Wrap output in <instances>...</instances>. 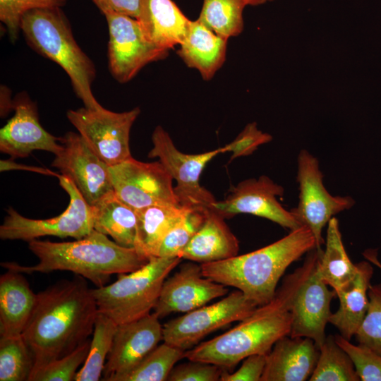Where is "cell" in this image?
<instances>
[{
  "label": "cell",
  "instance_id": "obj_35",
  "mask_svg": "<svg viewBox=\"0 0 381 381\" xmlns=\"http://www.w3.org/2000/svg\"><path fill=\"white\" fill-rule=\"evenodd\" d=\"M91 339H88L67 356L43 366L33 368L28 381H72L77 369L83 365L89 353Z\"/></svg>",
  "mask_w": 381,
  "mask_h": 381
},
{
  "label": "cell",
  "instance_id": "obj_6",
  "mask_svg": "<svg viewBox=\"0 0 381 381\" xmlns=\"http://www.w3.org/2000/svg\"><path fill=\"white\" fill-rule=\"evenodd\" d=\"M179 257H152L140 269L118 274L116 281L92 289L98 313L117 325L150 314L169 273L181 262Z\"/></svg>",
  "mask_w": 381,
  "mask_h": 381
},
{
  "label": "cell",
  "instance_id": "obj_23",
  "mask_svg": "<svg viewBox=\"0 0 381 381\" xmlns=\"http://www.w3.org/2000/svg\"><path fill=\"white\" fill-rule=\"evenodd\" d=\"M37 294L23 273L7 270L0 277V337L22 334L34 310Z\"/></svg>",
  "mask_w": 381,
  "mask_h": 381
},
{
  "label": "cell",
  "instance_id": "obj_28",
  "mask_svg": "<svg viewBox=\"0 0 381 381\" xmlns=\"http://www.w3.org/2000/svg\"><path fill=\"white\" fill-rule=\"evenodd\" d=\"M358 270V264L351 262L345 250L339 222L332 217L327 224L325 249L319 255L315 272L336 293L355 279Z\"/></svg>",
  "mask_w": 381,
  "mask_h": 381
},
{
  "label": "cell",
  "instance_id": "obj_36",
  "mask_svg": "<svg viewBox=\"0 0 381 381\" xmlns=\"http://www.w3.org/2000/svg\"><path fill=\"white\" fill-rule=\"evenodd\" d=\"M366 314L354 337L358 343L381 356V284H370Z\"/></svg>",
  "mask_w": 381,
  "mask_h": 381
},
{
  "label": "cell",
  "instance_id": "obj_15",
  "mask_svg": "<svg viewBox=\"0 0 381 381\" xmlns=\"http://www.w3.org/2000/svg\"><path fill=\"white\" fill-rule=\"evenodd\" d=\"M284 188L270 178L262 175L258 179L242 181L231 189L224 200L212 203V210L224 219L238 214H250L269 219L290 231L301 226L292 212L278 201Z\"/></svg>",
  "mask_w": 381,
  "mask_h": 381
},
{
  "label": "cell",
  "instance_id": "obj_32",
  "mask_svg": "<svg viewBox=\"0 0 381 381\" xmlns=\"http://www.w3.org/2000/svg\"><path fill=\"white\" fill-rule=\"evenodd\" d=\"M310 381H360L354 364L337 342L335 337H326L319 347L315 368Z\"/></svg>",
  "mask_w": 381,
  "mask_h": 381
},
{
  "label": "cell",
  "instance_id": "obj_14",
  "mask_svg": "<svg viewBox=\"0 0 381 381\" xmlns=\"http://www.w3.org/2000/svg\"><path fill=\"white\" fill-rule=\"evenodd\" d=\"M59 141L64 149L55 155L52 166L73 181L90 206L114 192L109 166L90 148L79 133L68 132Z\"/></svg>",
  "mask_w": 381,
  "mask_h": 381
},
{
  "label": "cell",
  "instance_id": "obj_37",
  "mask_svg": "<svg viewBox=\"0 0 381 381\" xmlns=\"http://www.w3.org/2000/svg\"><path fill=\"white\" fill-rule=\"evenodd\" d=\"M66 2V0H0V20L5 25L10 40L15 42L25 13L35 9L61 8Z\"/></svg>",
  "mask_w": 381,
  "mask_h": 381
},
{
  "label": "cell",
  "instance_id": "obj_4",
  "mask_svg": "<svg viewBox=\"0 0 381 381\" xmlns=\"http://www.w3.org/2000/svg\"><path fill=\"white\" fill-rule=\"evenodd\" d=\"M315 248L317 244L312 232L301 226L256 250L200 264L201 270L204 277L236 288L259 306L272 299L289 266Z\"/></svg>",
  "mask_w": 381,
  "mask_h": 381
},
{
  "label": "cell",
  "instance_id": "obj_41",
  "mask_svg": "<svg viewBox=\"0 0 381 381\" xmlns=\"http://www.w3.org/2000/svg\"><path fill=\"white\" fill-rule=\"evenodd\" d=\"M266 354H253L243 361L241 367L229 373L224 370L219 381H260L266 364Z\"/></svg>",
  "mask_w": 381,
  "mask_h": 381
},
{
  "label": "cell",
  "instance_id": "obj_11",
  "mask_svg": "<svg viewBox=\"0 0 381 381\" xmlns=\"http://www.w3.org/2000/svg\"><path fill=\"white\" fill-rule=\"evenodd\" d=\"M152 148L148 157H157L176 182L174 192L179 203L190 207L211 208L216 201L213 195L200 184L206 164L223 152L222 147L203 153L190 155L179 150L169 133L160 126L152 135Z\"/></svg>",
  "mask_w": 381,
  "mask_h": 381
},
{
  "label": "cell",
  "instance_id": "obj_40",
  "mask_svg": "<svg viewBox=\"0 0 381 381\" xmlns=\"http://www.w3.org/2000/svg\"><path fill=\"white\" fill-rule=\"evenodd\" d=\"M272 140V136L258 129L255 122L248 123L229 144L222 147L223 152L232 153L231 161L239 157L248 156L258 147Z\"/></svg>",
  "mask_w": 381,
  "mask_h": 381
},
{
  "label": "cell",
  "instance_id": "obj_13",
  "mask_svg": "<svg viewBox=\"0 0 381 381\" xmlns=\"http://www.w3.org/2000/svg\"><path fill=\"white\" fill-rule=\"evenodd\" d=\"M109 170L116 195L135 210L179 204L173 179L159 161L143 162L132 157Z\"/></svg>",
  "mask_w": 381,
  "mask_h": 381
},
{
  "label": "cell",
  "instance_id": "obj_39",
  "mask_svg": "<svg viewBox=\"0 0 381 381\" xmlns=\"http://www.w3.org/2000/svg\"><path fill=\"white\" fill-rule=\"evenodd\" d=\"M224 370L213 363L189 361L175 365L167 381H219Z\"/></svg>",
  "mask_w": 381,
  "mask_h": 381
},
{
  "label": "cell",
  "instance_id": "obj_25",
  "mask_svg": "<svg viewBox=\"0 0 381 381\" xmlns=\"http://www.w3.org/2000/svg\"><path fill=\"white\" fill-rule=\"evenodd\" d=\"M357 264L358 270L355 279L336 292L339 306L332 313L329 320L348 340L356 334L366 314L369 304L368 289L373 275L371 262L361 261Z\"/></svg>",
  "mask_w": 381,
  "mask_h": 381
},
{
  "label": "cell",
  "instance_id": "obj_33",
  "mask_svg": "<svg viewBox=\"0 0 381 381\" xmlns=\"http://www.w3.org/2000/svg\"><path fill=\"white\" fill-rule=\"evenodd\" d=\"M34 365L22 334L0 337V381H28Z\"/></svg>",
  "mask_w": 381,
  "mask_h": 381
},
{
  "label": "cell",
  "instance_id": "obj_8",
  "mask_svg": "<svg viewBox=\"0 0 381 381\" xmlns=\"http://www.w3.org/2000/svg\"><path fill=\"white\" fill-rule=\"evenodd\" d=\"M140 113L139 107L114 112L103 107L97 109L84 107L68 110L66 116L90 148L110 167L132 157L130 131Z\"/></svg>",
  "mask_w": 381,
  "mask_h": 381
},
{
  "label": "cell",
  "instance_id": "obj_5",
  "mask_svg": "<svg viewBox=\"0 0 381 381\" xmlns=\"http://www.w3.org/2000/svg\"><path fill=\"white\" fill-rule=\"evenodd\" d=\"M20 30L33 50L64 69L85 108L97 109L102 107L92 91L96 76L94 63L78 44L61 8L28 12L21 19Z\"/></svg>",
  "mask_w": 381,
  "mask_h": 381
},
{
  "label": "cell",
  "instance_id": "obj_9",
  "mask_svg": "<svg viewBox=\"0 0 381 381\" xmlns=\"http://www.w3.org/2000/svg\"><path fill=\"white\" fill-rule=\"evenodd\" d=\"M297 181L298 202L291 212L301 226L310 230L317 248H322L323 228L335 214L351 208L355 200L351 196L332 195L328 192L318 159L306 150H301L298 155Z\"/></svg>",
  "mask_w": 381,
  "mask_h": 381
},
{
  "label": "cell",
  "instance_id": "obj_3",
  "mask_svg": "<svg viewBox=\"0 0 381 381\" xmlns=\"http://www.w3.org/2000/svg\"><path fill=\"white\" fill-rule=\"evenodd\" d=\"M28 248L39 259L37 264L25 266L4 262L1 267L23 274L69 271L89 279L97 288L107 285L112 274L135 271L150 260L135 248L120 246L95 229L70 242L33 239Z\"/></svg>",
  "mask_w": 381,
  "mask_h": 381
},
{
  "label": "cell",
  "instance_id": "obj_22",
  "mask_svg": "<svg viewBox=\"0 0 381 381\" xmlns=\"http://www.w3.org/2000/svg\"><path fill=\"white\" fill-rule=\"evenodd\" d=\"M238 250V240L224 218L208 208L202 224L179 257L203 264L231 258L237 255Z\"/></svg>",
  "mask_w": 381,
  "mask_h": 381
},
{
  "label": "cell",
  "instance_id": "obj_31",
  "mask_svg": "<svg viewBox=\"0 0 381 381\" xmlns=\"http://www.w3.org/2000/svg\"><path fill=\"white\" fill-rule=\"evenodd\" d=\"M117 325L107 315L97 313L87 357L81 369L78 371L75 380L97 381L100 379Z\"/></svg>",
  "mask_w": 381,
  "mask_h": 381
},
{
  "label": "cell",
  "instance_id": "obj_12",
  "mask_svg": "<svg viewBox=\"0 0 381 381\" xmlns=\"http://www.w3.org/2000/svg\"><path fill=\"white\" fill-rule=\"evenodd\" d=\"M103 14L109 30V68L119 83L130 81L146 65L169 55V50L146 39L135 18L111 11Z\"/></svg>",
  "mask_w": 381,
  "mask_h": 381
},
{
  "label": "cell",
  "instance_id": "obj_30",
  "mask_svg": "<svg viewBox=\"0 0 381 381\" xmlns=\"http://www.w3.org/2000/svg\"><path fill=\"white\" fill-rule=\"evenodd\" d=\"M246 0H203L198 19L219 36L229 40L243 30Z\"/></svg>",
  "mask_w": 381,
  "mask_h": 381
},
{
  "label": "cell",
  "instance_id": "obj_20",
  "mask_svg": "<svg viewBox=\"0 0 381 381\" xmlns=\"http://www.w3.org/2000/svg\"><path fill=\"white\" fill-rule=\"evenodd\" d=\"M319 356V348L308 337L289 335L279 339L267 354L260 381L309 380Z\"/></svg>",
  "mask_w": 381,
  "mask_h": 381
},
{
  "label": "cell",
  "instance_id": "obj_29",
  "mask_svg": "<svg viewBox=\"0 0 381 381\" xmlns=\"http://www.w3.org/2000/svg\"><path fill=\"white\" fill-rule=\"evenodd\" d=\"M184 350L164 341L127 372L114 375L107 381H164Z\"/></svg>",
  "mask_w": 381,
  "mask_h": 381
},
{
  "label": "cell",
  "instance_id": "obj_44",
  "mask_svg": "<svg viewBox=\"0 0 381 381\" xmlns=\"http://www.w3.org/2000/svg\"><path fill=\"white\" fill-rule=\"evenodd\" d=\"M10 93L6 87L1 88V116H5L11 109H13V101L10 99Z\"/></svg>",
  "mask_w": 381,
  "mask_h": 381
},
{
  "label": "cell",
  "instance_id": "obj_34",
  "mask_svg": "<svg viewBox=\"0 0 381 381\" xmlns=\"http://www.w3.org/2000/svg\"><path fill=\"white\" fill-rule=\"evenodd\" d=\"M207 210L208 208L201 207H193L190 209L167 234L157 256L179 257L202 224Z\"/></svg>",
  "mask_w": 381,
  "mask_h": 381
},
{
  "label": "cell",
  "instance_id": "obj_17",
  "mask_svg": "<svg viewBox=\"0 0 381 381\" xmlns=\"http://www.w3.org/2000/svg\"><path fill=\"white\" fill-rule=\"evenodd\" d=\"M14 115L0 129V151L11 159L28 157L35 150L59 155L64 149L60 138L40 124L36 104L26 93L13 100Z\"/></svg>",
  "mask_w": 381,
  "mask_h": 381
},
{
  "label": "cell",
  "instance_id": "obj_46",
  "mask_svg": "<svg viewBox=\"0 0 381 381\" xmlns=\"http://www.w3.org/2000/svg\"><path fill=\"white\" fill-rule=\"evenodd\" d=\"M247 2L248 6H260L264 4H266L270 1H272L274 0H246Z\"/></svg>",
  "mask_w": 381,
  "mask_h": 381
},
{
  "label": "cell",
  "instance_id": "obj_21",
  "mask_svg": "<svg viewBox=\"0 0 381 381\" xmlns=\"http://www.w3.org/2000/svg\"><path fill=\"white\" fill-rule=\"evenodd\" d=\"M135 19L147 40L167 50L181 44L191 20L172 0H140Z\"/></svg>",
  "mask_w": 381,
  "mask_h": 381
},
{
  "label": "cell",
  "instance_id": "obj_43",
  "mask_svg": "<svg viewBox=\"0 0 381 381\" xmlns=\"http://www.w3.org/2000/svg\"><path fill=\"white\" fill-rule=\"evenodd\" d=\"M10 170H25V171H30L39 173L41 174L47 175V176H53L57 178H59V176L61 175L59 174H57L46 168L18 164L10 159L1 160L0 161V171H10Z\"/></svg>",
  "mask_w": 381,
  "mask_h": 381
},
{
  "label": "cell",
  "instance_id": "obj_38",
  "mask_svg": "<svg viewBox=\"0 0 381 381\" xmlns=\"http://www.w3.org/2000/svg\"><path fill=\"white\" fill-rule=\"evenodd\" d=\"M337 344L351 358L361 381H381V356L361 344H353L337 334Z\"/></svg>",
  "mask_w": 381,
  "mask_h": 381
},
{
  "label": "cell",
  "instance_id": "obj_18",
  "mask_svg": "<svg viewBox=\"0 0 381 381\" xmlns=\"http://www.w3.org/2000/svg\"><path fill=\"white\" fill-rule=\"evenodd\" d=\"M162 339L163 326L154 312L140 319L118 325L102 380L131 370L156 348Z\"/></svg>",
  "mask_w": 381,
  "mask_h": 381
},
{
  "label": "cell",
  "instance_id": "obj_45",
  "mask_svg": "<svg viewBox=\"0 0 381 381\" xmlns=\"http://www.w3.org/2000/svg\"><path fill=\"white\" fill-rule=\"evenodd\" d=\"M363 256L373 265H376L381 270V262L377 258V252L375 249H368L363 253Z\"/></svg>",
  "mask_w": 381,
  "mask_h": 381
},
{
  "label": "cell",
  "instance_id": "obj_10",
  "mask_svg": "<svg viewBox=\"0 0 381 381\" xmlns=\"http://www.w3.org/2000/svg\"><path fill=\"white\" fill-rule=\"evenodd\" d=\"M258 306L237 289L214 303L205 305L166 322L162 340L187 351L211 332L243 320Z\"/></svg>",
  "mask_w": 381,
  "mask_h": 381
},
{
  "label": "cell",
  "instance_id": "obj_19",
  "mask_svg": "<svg viewBox=\"0 0 381 381\" xmlns=\"http://www.w3.org/2000/svg\"><path fill=\"white\" fill-rule=\"evenodd\" d=\"M315 267L303 282L292 300L289 336L310 338L319 348L327 337L325 327L332 315L330 303L336 293L318 277Z\"/></svg>",
  "mask_w": 381,
  "mask_h": 381
},
{
  "label": "cell",
  "instance_id": "obj_27",
  "mask_svg": "<svg viewBox=\"0 0 381 381\" xmlns=\"http://www.w3.org/2000/svg\"><path fill=\"white\" fill-rule=\"evenodd\" d=\"M94 229L111 236L126 248L135 247L138 216L135 210L112 193L91 206Z\"/></svg>",
  "mask_w": 381,
  "mask_h": 381
},
{
  "label": "cell",
  "instance_id": "obj_26",
  "mask_svg": "<svg viewBox=\"0 0 381 381\" xmlns=\"http://www.w3.org/2000/svg\"><path fill=\"white\" fill-rule=\"evenodd\" d=\"M192 207L180 204H169L135 210L138 229L135 248L149 259L157 257L167 234Z\"/></svg>",
  "mask_w": 381,
  "mask_h": 381
},
{
  "label": "cell",
  "instance_id": "obj_7",
  "mask_svg": "<svg viewBox=\"0 0 381 381\" xmlns=\"http://www.w3.org/2000/svg\"><path fill=\"white\" fill-rule=\"evenodd\" d=\"M59 185L69 195V203L61 214L46 219L23 217L12 207L6 209V216L0 226L2 240L30 241L39 237L52 236L80 239L94 229L91 206L86 202L73 181L60 175Z\"/></svg>",
  "mask_w": 381,
  "mask_h": 381
},
{
  "label": "cell",
  "instance_id": "obj_2",
  "mask_svg": "<svg viewBox=\"0 0 381 381\" xmlns=\"http://www.w3.org/2000/svg\"><path fill=\"white\" fill-rule=\"evenodd\" d=\"M320 251L315 248L308 253L303 264L284 278L270 302L258 306L234 328L186 351L184 358L227 370L250 355H267L277 341L290 334L292 300L315 267Z\"/></svg>",
  "mask_w": 381,
  "mask_h": 381
},
{
  "label": "cell",
  "instance_id": "obj_24",
  "mask_svg": "<svg viewBox=\"0 0 381 381\" xmlns=\"http://www.w3.org/2000/svg\"><path fill=\"white\" fill-rule=\"evenodd\" d=\"M227 41L197 18L190 20L177 54L187 66L196 69L204 80H209L225 61Z\"/></svg>",
  "mask_w": 381,
  "mask_h": 381
},
{
  "label": "cell",
  "instance_id": "obj_16",
  "mask_svg": "<svg viewBox=\"0 0 381 381\" xmlns=\"http://www.w3.org/2000/svg\"><path fill=\"white\" fill-rule=\"evenodd\" d=\"M228 291L225 285L204 277L200 265L186 262L165 279L153 310L159 319L171 313H188Z\"/></svg>",
  "mask_w": 381,
  "mask_h": 381
},
{
  "label": "cell",
  "instance_id": "obj_42",
  "mask_svg": "<svg viewBox=\"0 0 381 381\" xmlns=\"http://www.w3.org/2000/svg\"><path fill=\"white\" fill-rule=\"evenodd\" d=\"M103 13L111 11L136 18L140 0H92Z\"/></svg>",
  "mask_w": 381,
  "mask_h": 381
},
{
  "label": "cell",
  "instance_id": "obj_1",
  "mask_svg": "<svg viewBox=\"0 0 381 381\" xmlns=\"http://www.w3.org/2000/svg\"><path fill=\"white\" fill-rule=\"evenodd\" d=\"M96 301L83 277L59 282L37 294L23 337L32 353L33 368L67 356L93 333Z\"/></svg>",
  "mask_w": 381,
  "mask_h": 381
}]
</instances>
